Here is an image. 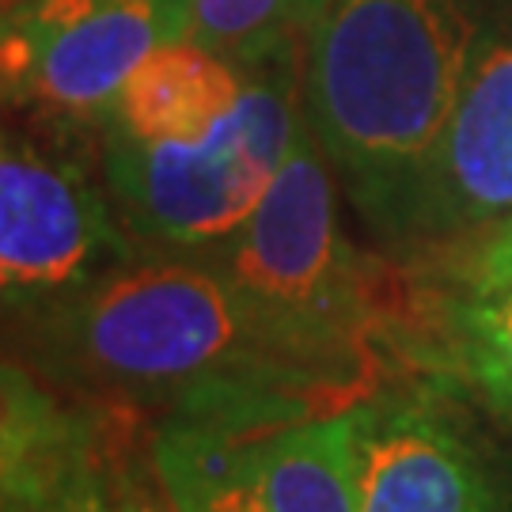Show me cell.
<instances>
[{
    "label": "cell",
    "mask_w": 512,
    "mask_h": 512,
    "mask_svg": "<svg viewBox=\"0 0 512 512\" xmlns=\"http://www.w3.org/2000/svg\"><path fill=\"white\" fill-rule=\"evenodd\" d=\"M4 4H16V0H4Z\"/></svg>",
    "instance_id": "cell-15"
},
{
    "label": "cell",
    "mask_w": 512,
    "mask_h": 512,
    "mask_svg": "<svg viewBox=\"0 0 512 512\" xmlns=\"http://www.w3.org/2000/svg\"><path fill=\"white\" fill-rule=\"evenodd\" d=\"M160 42L156 0H16L0 23V103L103 129Z\"/></svg>",
    "instance_id": "cell-6"
},
{
    "label": "cell",
    "mask_w": 512,
    "mask_h": 512,
    "mask_svg": "<svg viewBox=\"0 0 512 512\" xmlns=\"http://www.w3.org/2000/svg\"><path fill=\"white\" fill-rule=\"evenodd\" d=\"M122 501H126V512H175L164 501H156L145 486H137L133 478H122Z\"/></svg>",
    "instance_id": "cell-13"
},
{
    "label": "cell",
    "mask_w": 512,
    "mask_h": 512,
    "mask_svg": "<svg viewBox=\"0 0 512 512\" xmlns=\"http://www.w3.org/2000/svg\"><path fill=\"white\" fill-rule=\"evenodd\" d=\"M327 0H156L164 42H198L236 61L304 38Z\"/></svg>",
    "instance_id": "cell-9"
},
{
    "label": "cell",
    "mask_w": 512,
    "mask_h": 512,
    "mask_svg": "<svg viewBox=\"0 0 512 512\" xmlns=\"http://www.w3.org/2000/svg\"><path fill=\"white\" fill-rule=\"evenodd\" d=\"M247 88L236 57L198 42H160L129 73L107 126L137 141H194L224 122Z\"/></svg>",
    "instance_id": "cell-8"
},
{
    "label": "cell",
    "mask_w": 512,
    "mask_h": 512,
    "mask_svg": "<svg viewBox=\"0 0 512 512\" xmlns=\"http://www.w3.org/2000/svg\"><path fill=\"white\" fill-rule=\"evenodd\" d=\"M23 512H126V501L122 482H110L99 448H92L54 490H46Z\"/></svg>",
    "instance_id": "cell-11"
},
{
    "label": "cell",
    "mask_w": 512,
    "mask_h": 512,
    "mask_svg": "<svg viewBox=\"0 0 512 512\" xmlns=\"http://www.w3.org/2000/svg\"><path fill=\"white\" fill-rule=\"evenodd\" d=\"M501 19V0H327L304 31V118L395 258L421 171Z\"/></svg>",
    "instance_id": "cell-2"
},
{
    "label": "cell",
    "mask_w": 512,
    "mask_h": 512,
    "mask_svg": "<svg viewBox=\"0 0 512 512\" xmlns=\"http://www.w3.org/2000/svg\"><path fill=\"white\" fill-rule=\"evenodd\" d=\"M357 512H512V459L437 384L353 403Z\"/></svg>",
    "instance_id": "cell-4"
},
{
    "label": "cell",
    "mask_w": 512,
    "mask_h": 512,
    "mask_svg": "<svg viewBox=\"0 0 512 512\" xmlns=\"http://www.w3.org/2000/svg\"><path fill=\"white\" fill-rule=\"evenodd\" d=\"M4 12H8V4H4V0H0V23H4Z\"/></svg>",
    "instance_id": "cell-14"
},
{
    "label": "cell",
    "mask_w": 512,
    "mask_h": 512,
    "mask_svg": "<svg viewBox=\"0 0 512 512\" xmlns=\"http://www.w3.org/2000/svg\"><path fill=\"white\" fill-rule=\"evenodd\" d=\"M456 281L463 293H486L512 285V220L456 255Z\"/></svg>",
    "instance_id": "cell-12"
},
{
    "label": "cell",
    "mask_w": 512,
    "mask_h": 512,
    "mask_svg": "<svg viewBox=\"0 0 512 512\" xmlns=\"http://www.w3.org/2000/svg\"><path fill=\"white\" fill-rule=\"evenodd\" d=\"M505 220H512V31L501 19L421 171L399 258L406 266L448 262Z\"/></svg>",
    "instance_id": "cell-7"
},
{
    "label": "cell",
    "mask_w": 512,
    "mask_h": 512,
    "mask_svg": "<svg viewBox=\"0 0 512 512\" xmlns=\"http://www.w3.org/2000/svg\"><path fill=\"white\" fill-rule=\"evenodd\" d=\"M444 349L486 410L512 425V285L448 300Z\"/></svg>",
    "instance_id": "cell-10"
},
{
    "label": "cell",
    "mask_w": 512,
    "mask_h": 512,
    "mask_svg": "<svg viewBox=\"0 0 512 512\" xmlns=\"http://www.w3.org/2000/svg\"><path fill=\"white\" fill-rule=\"evenodd\" d=\"M0 353L110 410H346L300 376L213 258L133 251L88 285L0 319Z\"/></svg>",
    "instance_id": "cell-1"
},
{
    "label": "cell",
    "mask_w": 512,
    "mask_h": 512,
    "mask_svg": "<svg viewBox=\"0 0 512 512\" xmlns=\"http://www.w3.org/2000/svg\"><path fill=\"white\" fill-rule=\"evenodd\" d=\"M239 65L247 69V88L205 137L137 141L103 126V175L114 213L152 251H217L247 224L293 148L304 122V38Z\"/></svg>",
    "instance_id": "cell-3"
},
{
    "label": "cell",
    "mask_w": 512,
    "mask_h": 512,
    "mask_svg": "<svg viewBox=\"0 0 512 512\" xmlns=\"http://www.w3.org/2000/svg\"><path fill=\"white\" fill-rule=\"evenodd\" d=\"M133 251L84 167L31 133L0 129V319L73 293Z\"/></svg>",
    "instance_id": "cell-5"
}]
</instances>
